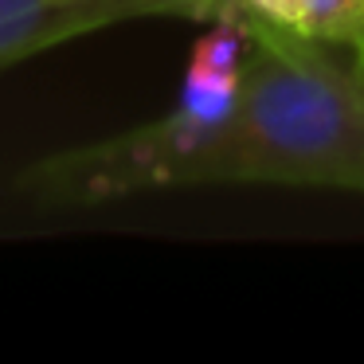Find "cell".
Listing matches in <instances>:
<instances>
[{
  "label": "cell",
  "mask_w": 364,
  "mask_h": 364,
  "mask_svg": "<svg viewBox=\"0 0 364 364\" xmlns=\"http://www.w3.org/2000/svg\"><path fill=\"white\" fill-rule=\"evenodd\" d=\"M356 59V67H360V71H364V51H360V55H353Z\"/></svg>",
  "instance_id": "obj_5"
},
{
  "label": "cell",
  "mask_w": 364,
  "mask_h": 364,
  "mask_svg": "<svg viewBox=\"0 0 364 364\" xmlns=\"http://www.w3.org/2000/svg\"><path fill=\"white\" fill-rule=\"evenodd\" d=\"M294 32L317 43H337L353 55L364 51V0H298V24Z\"/></svg>",
  "instance_id": "obj_3"
},
{
  "label": "cell",
  "mask_w": 364,
  "mask_h": 364,
  "mask_svg": "<svg viewBox=\"0 0 364 364\" xmlns=\"http://www.w3.org/2000/svg\"><path fill=\"white\" fill-rule=\"evenodd\" d=\"M255 12H262L267 20H274V24H286L294 28L298 24V0H247Z\"/></svg>",
  "instance_id": "obj_4"
},
{
  "label": "cell",
  "mask_w": 364,
  "mask_h": 364,
  "mask_svg": "<svg viewBox=\"0 0 364 364\" xmlns=\"http://www.w3.org/2000/svg\"><path fill=\"white\" fill-rule=\"evenodd\" d=\"M220 9V0H0V67L122 20H212Z\"/></svg>",
  "instance_id": "obj_2"
},
{
  "label": "cell",
  "mask_w": 364,
  "mask_h": 364,
  "mask_svg": "<svg viewBox=\"0 0 364 364\" xmlns=\"http://www.w3.org/2000/svg\"><path fill=\"white\" fill-rule=\"evenodd\" d=\"M220 4H223V0H220Z\"/></svg>",
  "instance_id": "obj_6"
},
{
  "label": "cell",
  "mask_w": 364,
  "mask_h": 364,
  "mask_svg": "<svg viewBox=\"0 0 364 364\" xmlns=\"http://www.w3.org/2000/svg\"><path fill=\"white\" fill-rule=\"evenodd\" d=\"M239 95L176 184H298L364 192V71L247 4Z\"/></svg>",
  "instance_id": "obj_1"
}]
</instances>
